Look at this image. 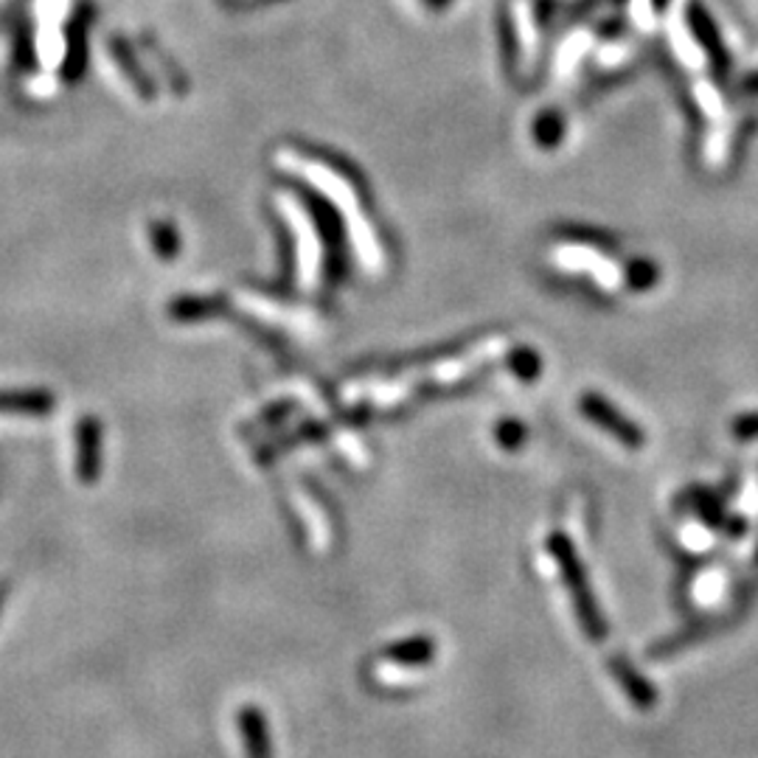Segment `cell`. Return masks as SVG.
I'll list each match as a JSON object with an SVG mask.
<instances>
[{
    "label": "cell",
    "instance_id": "ba28073f",
    "mask_svg": "<svg viewBox=\"0 0 758 758\" xmlns=\"http://www.w3.org/2000/svg\"><path fill=\"white\" fill-rule=\"evenodd\" d=\"M562 133H564V124L559 113H546V116H540V122L534 124V138H537V144H542V146H559Z\"/></svg>",
    "mask_w": 758,
    "mask_h": 758
},
{
    "label": "cell",
    "instance_id": "6da1fadb",
    "mask_svg": "<svg viewBox=\"0 0 758 758\" xmlns=\"http://www.w3.org/2000/svg\"><path fill=\"white\" fill-rule=\"evenodd\" d=\"M548 553L557 559L559 573H562L564 588L571 593L573 610H577V619L582 624L584 635L593 643H604L610 630H606L604 613H601L599 601H595L593 590H590L588 571H584V562L577 553V548H573V542L564 534H551L548 537Z\"/></svg>",
    "mask_w": 758,
    "mask_h": 758
},
{
    "label": "cell",
    "instance_id": "9c48e42d",
    "mask_svg": "<svg viewBox=\"0 0 758 758\" xmlns=\"http://www.w3.org/2000/svg\"><path fill=\"white\" fill-rule=\"evenodd\" d=\"M730 430H734V436L741 438V442L758 438V413H747V416H739V419H734Z\"/></svg>",
    "mask_w": 758,
    "mask_h": 758
},
{
    "label": "cell",
    "instance_id": "30bf717a",
    "mask_svg": "<svg viewBox=\"0 0 758 758\" xmlns=\"http://www.w3.org/2000/svg\"><path fill=\"white\" fill-rule=\"evenodd\" d=\"M500 438H503L506 447H517V444L526 438V433H522V427L517 425V422H506V425L500 427Z\"/></svg>",
    "mask_w": 758,
    "mask_h": 758
},
{
    "label": "cell",
    "instance_id": "277c9868",
    "mask_svg": "<svg viewBox=\"0 0 758 758\" xmlns=\"http://www.w3.org/2000/svg\"><path fill=\"white\" fill-rule=\"evenodd\" d=\"M239 734L248 741V758H270L268 725L256 708L239 710Z\"/></svg>",
    "mask_w": 758,
    "mask_h": 758
},
{
    "label": "cell",
    "instance_id": "5b68a950",
    "mask_svg": "<svg viewBox=\"0 0 758 758\" xmlns=\"http://www.w3.org/2000/svg\"><path fill=\"white\" fill-rule=\"evenodd\" d=\"M692 25H694V34H697V40H699V43H703V49L708 51V56H710V60H714V65L719 68V71H725V68H728V54H725L723 40H719L716 29H714V25H710V20L705 18L703 9H697V3H694Z\"/></svg>",
    "mask_w": 758,
    "mask_h": 758
},
{
    "label": "cell",
    "instance_id": "7a4b0ae2",
    "mask_svg": "<svg viewBox=\"0 0 758 758\" xmlns=\"http://www.w3.org/2000/svg\"><path fill=\"white\" fill-rule=\"evenodd\" d=\"M579 411H582L584 419L593 422L595 427H601L606 436H613L615 442L624 444V447L641 449L643 444H646V433H643L641 427L630 419V416H624L613 402L604 399L601 394H593V391L582 394V399H579Z\"/></svg>",
    "mask_w": 758,
    "mask_h": 758
},
{
    "label": "cell",
    "instance_id": "52a82bcc",
    "mask_svg": "<svg viewBox=\"0 0 758 758\" xmlns=\"http://www.w3.org/2000/svg\"><path fill=\"white\" fill-rule=\"evenodd\" d=\"M624 279L632 290L643 292V290H652V287L661 281V270H657L655 261H650V259H632L624 268Z\"/></svg>",
    "mask_w": 758,
    "mask_h": 758
},
{
    "label": "cell",
    "instance_id": "3957f363",
    "mask_svg": "<svg viewBox=\"0 0 758 758\" xmlns=\"http://www.w3.org/2000/svg\"><path fill=\"white\" fill-rule=\"evenodd\" d=\"M610 672H613V677L619 679V686L624 688L626 697L632 699V705L641 710H652L657 703V692L655 686H652L650 679L643 677L641 672H637L635 666H632L630 661H624L621 655H615L613 661H610Z\"/></svg>",
    "mask_w": 758,
    "mask_h": 758
},
{
    "label": "cell",
    "instance_id": "8fae6325",
    "mask_svg": "<svg viewBox=\"0 0 758 758\" xmlns=\"http://www.w3.org/2000/svg\"><path fill=\"white\" fill-rule=\"evenodd\" d=\"M741 87H745L747 93H756V96H758V73H752V76H747V80L741 82Z\"/></svg>",
    "mask_w": 758,
    "mask_h": 758
},
{
    "label": "cell",
    "instance_id": "8992f818",
    "mask_svg": "<svg viewBox=\"0 0 758 758\" xmlns=\"http://www.w3.org/2000/svg\"><path fill=\"white\" fill-rule=\"evenodd\" d=\"M433 652H436L433 641H427V637H413V641H402V643H396V646H391L385 655H388V661L422 666V663L433 661Z\"/></svg>",
    "mask_w": 758,
    "mask_h": 758
}]
</instances>
